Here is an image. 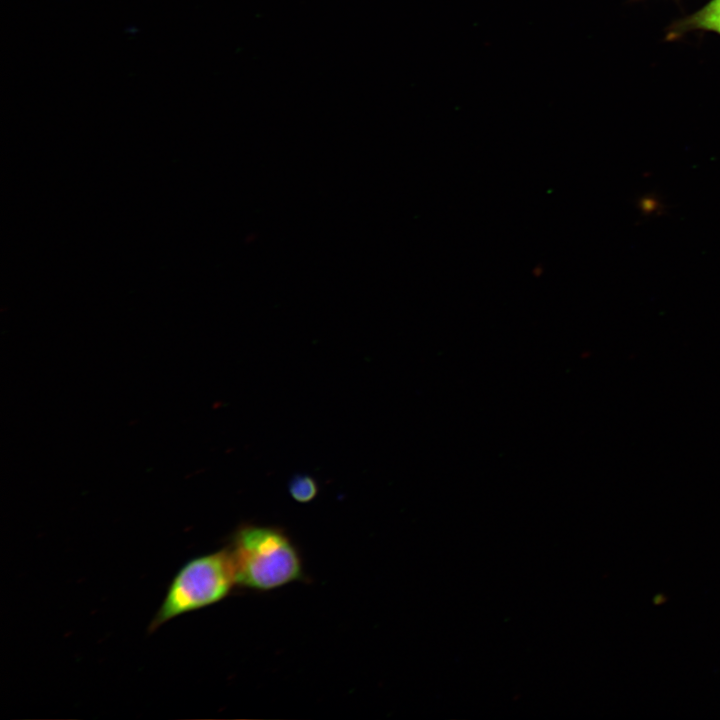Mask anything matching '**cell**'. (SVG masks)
<instances>
[{
    "label": "cell",
    "instance_id": "6da1fadb",
    "mask_svg": "<svg viewBox=\"0 0 720 720\" xmlns=\"http://www.w3.org/2000/svg\"><path fill=\"white\" fill-rule=\"evenodd\" d=\"M227 549L238 586L269 591L303 576L296 547L278 527L242 524Z\"/></svg>",
    "mask_w": 720,
    "mask_h": 720
},
{
    "label": "cell",
    "instance_id": "7a4b0ae2",
    "mask_svg": "<svg viewBox=\"0 0 720 720\" xmlns=\"http://www.w3.org/2000/svg\"><path fill=\"white\" fill-rule=\"evenodd\" d=\"M234 585V568L227 548L188 560L170 582L149 631L223 600Z\"/></svg>",
    "mask_w": 720,
    "mask_h": 720
},
{
    "label": "cell",
    "instance_id": "3957f363",
    "mask_svg": "<svg viewBox=\"0 0 720 720\" xmlns=\"http://www.w3.org/2000/svg\"><path fill=\"white\" fill-rule=\"evenodd\" d=\"M693 31L720 35V0H710L692 14L673 22L667 30L666 38L675 40Z\"/></svg>",
    "mask_w": 720,
    "mask_h": 720
},
{
    "label": "cell",
    "instance_id": "277c9868",
    "mask_svg": "<svg viewBox=\"0 0 720 720\" xmlns=\"http://www.w3.org/2000/svg\"><path fill=\"white\" fill-rule=\"evenodd\" d=\"M288 492L298 503H309L318 495L319 484L309 474H294L288 482Z\"/></svg>",
    "mask_w": 720,
    "mask_h": 720
}]
</instances>
